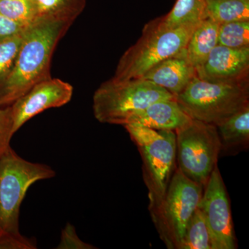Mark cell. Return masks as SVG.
Instances as JSON below:
<instances>
[{"instance_id": "obj_22", "label": "cell", "mask_w": 249, "mask_h": 249, "mask_svg": "<svg viewBox=\"0 0 249 249\" xmlns=\"http://www.w3.org/2000/svg\"><path fill=\"white\" fill-rule=\"evenodd\" d=\"M218 45L230 48L249 47V21L219 24Z\"/></svg>"}, {"instance_id": "obj_17", "label": "cell", "mask_w": 249, "mask_h": 249, "mask_svg": "<svg viewBox=\"0 0 249 249\" xmlns=\"http://www.w3.org/2000/svg\"><path fill=\"white\" fill-rule=\"evenodd\" d=\"M205 18L219 24L249 21V0H207Z\"/></svg>"}, {"instance_id": "obj_7", "label": "cell", "mask_w": 249, "mask_h": 249, "mask_svg": "<svg viewBox=\"0 0 249 249\" xmlns=\"http://www.w3.org/2000/svg\"><path fill=\"white\" fill-rule=\"evenodd\" d=\"M203 191L202 187L178 168L160 204L150 210L160 237L168 249H179L187 224L198 207Z\"/></svg>"}, {"instance_id": "obj_6", "label": "cell", "mask_w": 249, "mask_h": 249, "mask_svg": "<svg viewBox=\"0 0 249 249\" xmlns=\"http://www.w3.org/2000/svg\"><path fill=\"white\" fill-rule=\"evenodd\" d=\"M124 126L140 151L149 190L150 210L155 209L164 196L176 161V133L137 124Z\"/></svg>"}, {"instance_id": "obj_16", "label": "cell", "mask_w": 249, "mask_h": 249, "mask_svg": "<svg viewBox=\"0 0 249 249\" xmlns=\"http://www.w3.org/2000/svg\"><path fill=\"white\" fill-rule=\"evenodd\" d=\"M207 0H177L173 9L160 17L163 27L173 29L196 24L205 19Z\"/></svg>"}, {"instance_id": "obj_2", "label": "cell", "mask_w": 249, "mask_h": 249, "mask_svg": "<svg viewBox=\"0 0 249 249\" xmlns=\"http://www.w3.org/2000/svg\"><path fill=\"white\" fill-rule=\"evenodd\" d=\"M55 176L50 166L24 160L11 147L0 157V249L30 248V237L19 232L21 204L34 183Z\"/></svg>"}, {"instance_id": "obj_1", "label": "cell", "mask_w": 249, "mask_h": 249, "mask_svg": "<svg viewBox=\"0 0 249 249\" xmlns=\"http://www.w3.org/2000/svg\"><path fill=\"white\" fill-rule=\"evenodd\" d=\"M72 24L42 17L29 26L14 68L0 86V107L11 106L34 85L52 78L54 51Z\"/></svg>"}, {"instance_id": "obj_23", "label": "cell", "mask_w": 249, "mask_h": 249, "mask_svg": "<svg viewBox=\"0 0 249 249\" xmlns=\"http://www.w3.org/2000/svg\"><path fill=\"white\" fill-rule=\"evenodd\" d=\"M11 106L0 107V157L8 150L14 135Z\"/></svg>"}, {"instance_id": "obj_18", "label": "cell", "mask_w": 249, "mask_h": 249, "mask_svg": "<svg viewBox=\"0 0 249 249\" xmlns=\"http://www.w3.org/2000/svg\"><path fill=\"white\" fill-rule=\"evenodd\" d=\"M40 18L74 22L84 11L87 0H36Z\"/></svg>"}, {"instance_id": "obj_21", "label": "cell", "mask_w": 249, "mask_h": 249, "mask_svg": "<svg viewBox=\"0 0 249 249\" xmlns=\"http://www.w3.org/2000/svg\"><path fill=\"white\" fill-rule=\"evenodd\" d=\"M29 26L18 34L0 39V86L14 68Z\"/></svg>"}, {"instance_id": "obj_20", "label": "cell", "mask_w": 249, "mask_h": 249, "mask_svg": "<svg viewBox=\"0 0 249 249\" xmlns=\"http://www.w3.org/2000/svg\"><path fill=\"white\" fill-rule=\"evenodd\" d=\"M0 14L25 26L31 25L41 17L36 0H0Z\"/></svg>"}, {"instance_id": "obj_5", "label": "cell", "mask_w": 249, "mask_h": 249, "mask_svg": "<svg viewBox=\"0 0 249 249\" xmlns=\"http://www.w3.org/2000/svg\"><path fill=\"white\" fill-rule=\"evenodd\" d=\"M175 98L192 119L217 125L249 106V82L211 83L196 76Z\"/></svg>"}, {"instance_id": "obj_8", "label": "cell", "mask_w": 249, "mask_h": 249, "mask_svg": "<svg viewBox=\"0 0 249 249\" xmlns=\"http://www.w3.org/2000/svg\"><path fill=\"white\" fill-rule=\"evenodd\" d=\"M175 133L178 169L204 188L222 150L217 127L192 119Z\"/></svg>"}, {"instance_id": "obj_11", "label": "cell", "mask_w": 249, "mask_h": 249, "mask_svg": "<svg viewBox=\"0 0 249 249\" xmlns=\"http://www.w3.org/2000/svg\"><path fill=\"white\" fill-rule=\"evenodd\" d=\"M196 71L198 78L211 83L249 82V47L230 48L217 45Z\"/></svg>"}, {"instance_id": "obj_12", "label": "cell", "mask_w": 249, "mask_h": 249, "mask_svg": "<svg viewBox=\"0 0 249 249\" xmlns=\"http://www.w3.org/2000/svg\"><path fill=\"white\" fill-rule=\"evenodd\" d=\"M196 76V67L187 58L185 50L156 64L141 78L164 88L176 97Z\"/></svg>"}, {"instance_id": "obj_19", "label": "cell", "mask_w": 249, "mask_h": 249, "mask_svg": "<svg viewBox=\"0 0 249 249\" xmlns=\"http://www.w3.org/2000/svg\"><path fill=\"white\" fill-rule=\"evenodd\" d=\"M179 249H212L209 227L198 207L187 224Z\"/></svg>"}, {"instance_id": "obj_13", "label": "cell", "mask_w": 249, "mask_h": 249, "mask_svg": "<svg viewBox=\"0 0 249 249\" xmlns=\"http://www.w3.org/2000/svg\"><path fill=\"white\" fill-rule=\"evenodd\" d=\"M192 119L175 98L152 103L132 116L127 124H137L149 128L175 132Z\"/></svg>"}, {"instance_id": "obj_14", "label": "cell", "mask_w": 249, "mask_h": 249, "mask_svg": "<svg viewBox=\"0 0 249 249\" xmlns=\"http://www.w3.org/2000/svg\"><path fill=\"white\" fill-rule=\"evenodd\" d=\"M219 24L209 18L198 24L187 44V58L196 69L206 61L211 51L218 45Z\"/></svg>"}, {"instance_id": "obj_10", "label": "cell", "mask_w": 249, "mask_h": 249, "mask_svg": "<svg viewBox=\"0 0 249 249\" xmlns=\"http://www.w3.org/2000/svg\"><path fill=\"white\" fill-rule=\"evenodd\" d=\"M73 93L71 84L52 77L34 85L11 106L14 133L42 111L67 104Z\"/></svg>"}, {"instance_id": "obj_9", "label": "cell", "mask_w": 249, "mask_h": 249, "mask_svg": "<svg viewBox=\"0 0 249 249\" xmlns=\"http://www.w3.org/2000/svg\"><path fill=\"white\" fill-rule=\"evenodd\" d=\"M198 208L209 227L212 249H236L230 202L217 165L204 188Z\"/></svg>"}, {"instance_id": "obj_4", "label": "cell", "mask_w": 249, "mask_h": 249, "mask_svg": "<svg viewBox=\"0 0 249 249\" xmlns=\"http://www.w3.org/2000/svg\"><path fill=\"white\" fill-rule=\"evenodd\" d=\"M175 98L164 88L149 80L116 81L110 78L95 91L93 114L101 124L124 125L132 116L152 103Z\"/></svg>"}, {"instance_id": "obj_24", "label": "cell", "mask_w": 249, "mask_h": 249, "mask_svg": "<svg viewBox=\"0 0 249 249\" xmlns=\"http://www.w3.org/2000/svg\"><path fill=\"white\" fill-rule=\"evenodd\" d=\"M57 249H95L96 247L84 242L77 235L73 224L67 223L62 230L60 240Z\"/></svg>"}, {"instance_id": "obj_3", "label": "cell", "mask_w": 249, "mask_h": 249, "mask_svg": "<svg viewBox=\"0 0 249 249\" xmlns=\"http://www.w3.org/2000/svg\"><path fill=\"white\" fill-rule=\"evenodd\" d=\"M199 23L169 29L162 25L160 17L152 19L144 26L137 42L119 59L111 79L124 81L141 78L156 64L183 53Z\"/></svg>"}, {"instance_id": "obj_25", "label": "cell", "mask_w": 249, "mask_h": 249, "mask_svg": "<svg viewBox=\"0 0 249 249\" xmlns=\"http://www.w3.org/2000/svg\"><path fill=\"white\" fill-rule=\"evenodd\" d=\"M29 26L14 22L0 14V39L18 34Z\"/></svg>"}, {"instance_id": "obj_15", "label": "cell", "mask_w": 249, "mask_h": 249, "mask_svg": "<svg viewBox=\"0 0 249 249\" xmlns=\"http://www.w3.org/2000/svg\"><path fill=\"white\" fill-rule=\"evenodd\" d=\"M215 126L222 150L247 147L249 142V106Z\"/></svg>"}]
</instances>
